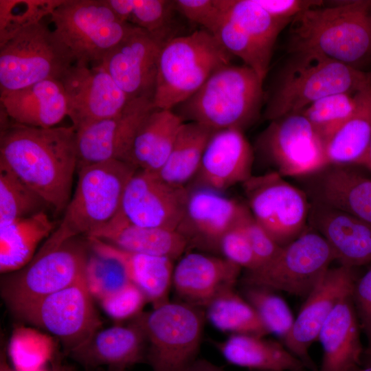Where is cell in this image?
<instances>
[{
  "mask_svg": "<svg viewBox=\"0 0 371 371\" xmlns=\"http://www.w3.org/2000/svg\"><path fill=\"white\" fill-rule=\"evenodd\" d=\"M127 251L179 259L188 249L183 236L176 230L133 224L119 212L106 224L89 236Z\"/></svg>",
  "mask_w": 371,
  "mask_h": 371,
  "instance_id": "obj_30",
  "label": "cell"
},
{
  "mask_svg": "<svg viewBox=\"0 0 371 371\" xmlns=\"http://www.w3.org/2000/svg\"><path fill=\"white\" fill-rule=\"evenodd\" d=\"M257 146L284 177H304L328 165L324 144L302 113L271 121Z\"/></svg>",
  "mask_w": 371,
  "mask_h": 371,
  "instance_id": "obj_15",
  "label": "cell"
},
{
  "mask_svg": "<svg viewBox=\"0 0 371 371\" xmlns=\"http://www.w3.org/2000/svg\"><path fill=\"white\" fill-rule=\"evenodd\" d=\"M243 228L256 258L257 268L272 260L280 251L282 247L256 223L251 214L243 222Z\"/></svg>",
  "mask_w": 371,
  "mask_h": 371,
  "instance_id": "obj_48",
  "label": "cell"
},
{
  "mask_svg": "<svg viewBox=\"0 0 371 371\" xmlns=\"http://www.w3.org/2000/svg\"><path fill=\"white\" fill-rule=\"evenodd\" d=\"M89 256L76 238L52 247L41 246L25 267L3 274L1 296L14 314L85 278Z\"/></svg>",
  "mask_w": 371,
  "mask_h": 371,
  "instance_id": "obj_8",
  "label": "cell"
},
{
  "mask_svg": "<svg viewBox=\"0 0 371 371\" xmlns=\"http://www.w3.org/2000/svg\"><path fill=\"white\" fill-rule=\"evenodd\" d=\"M50 16L75 63L87 65L100 64L134 27L121 21L106 0H63Z\"/></svg>",
  "mask_w": 371,
  "mask_h": 371,
  "instance_id": "obj_10",
  "label": "cell"
},
{
  "mask_svg": "<svg viewBox=\"0 0 371 371\" xmlns=\"http://www.w3.org/2000/svg\"><path fill=\"white\" fill-rule=\"evenodd\" d=\"M188 191L183 216L176 231L185 239L188 249L219 254L223 236L242 224L251 212L247 205L222 192L204 188Z\"/></svg>",
  "mask_w": 371,
  "mask_h": 371,
  "instance_id": "obj_16",
  "label": "cell"
},
{
  "mask_svg": "<svg viewBox=\"0 0 371 371\" xmlns=\"http://www.w3.org/2000/svg\"><path fill=\"white\" fill-rule=\"evenodd\" d=\"M254 159L253 148L243 131L236 128L216 131L208 141L198 171L186 188L223 193L253 175Z\"/></svg>",
  "mask_w": 371,
  "mask_h": 371,
  "instance_id": "obj_22",
  "label": "cell"
},
{
  "mask_svg": "<svg viewBox=\"0 0 371 371\" xmlns=\"http://www.w3.org/2000/svg\"><path fill=\"white\" fill-rule=\"evenodd\" d=\"M104 371H124V370H120L107 368V370H104Z\"/></svg>",
  "mask_w": 371,
  "mask_h": 371,
  "instance_id": "obj_56",
  "label": "cell"
},
{
  "mask_svg": "<svg viewBox=\"0 0 371 371\" xmlns=\"http://www.w3.org/2000/svg\"><path fill=\"white\" fill-rule=\"evenodd\" d=\"M51 371H76L72 366L63 361V356L60 354L56 353L51 360Z\"/></svg>",
  "mask_w": 371,
  "mask_h": 371,
  "instance_id": "obj_51",
  "label": "cell"
},
{
  "mask_svg": "<svg viewBox=\"0 0 371 371\" xmlns=\"http://www.w3.org/2000/svg\"><path fill=\"white\" fill-rule=\"evenodd\" d=\"M291 22L273 17L256 0H227L225 14L213 35L264 82L276 39Z\"/></svg>",
  "mask_w": 371,
  "mask_h": 371,
  "instance_id": "obj_14",
  "label": "cell"
},
{
  "mask_svg": "<svg viewBox=\"0 0 371 371\" xmlns=\"http://www.w3.org/2000/svg\"><path fill=\"white\" fill-rule=\"evenodd\" d=\"M1 107L14 122L52 128L67 116V102L59 80H43L14 91L0 92Z\"/></svg>",
  "mask_w": 371,
  "mask_h": 371,
  "instance_id": "obj_28",
  "label": "cell"
},
{
  "mask_svg": "<svg viewBox=\"0 0 371 371\" xmlns=\"http://www.w3.org/2000/svg\"><path fill=\"white\" fill-rule=\"evenodd\" d=\"M177 11L190 22L214 34L226 9L227 0H175Z\"/></svg>",
  "mask_w": 371,
  "mask_h": 371,
  "instance_id": "obj_44",
  "label": "cell"
},
{
  "mask_svg": "<svg viewBox=\"0 0 371 371\" xmlns=\"http://www.w3.org/2000/svg\"><path fill=\"white\" fill-rule=\"evenodd\" d=\"M353 165H327L302 179L303 190L315 201L371 224V179Z\"/></svg>",
  "mask_w": 371,
  "mask_h": 371,
  "instance_id": "obj_24",
  "label": "cell"
},
{
  "mask_svg": "<svg viewBox=\"0 0 371 371\" xmlns=\"http://www.w3.org/2000/svg\"><path fill=\"white\" fill-rule=\"evenodd\" d=\"M188 190L163 180L157 172L137 170L126 186L119 213L139 226L176 230Z\"/></svg>",
  "mask_w": 371,
  "mask_h": 371,
  "instance_id": "obj_17",
  "label": "cell"
},
{
  "mask_svg": "<svg viewBox=\"0 0 371 371\" xmlns=\"http://www.w3.org/2000/svg\"><path fill=\"white\" fill-rule=\"evenodd\" d=\"M353 114L326 142L328 165L359 166L371 142V85L356 93Z\"/></svg>",
  "mask_w": 371,
  "mask_h": 371,
  "instance_id": "obj_34",
  "label": "cell"
},
{
  "mask_svg": "<svg viewBox=\"0 0 371 371\" xmlns=\"http://www.w3.org/2000/svg\"><path fill=\"white\" fill-rule=\"evenodd\" d=\"M308 226L326 240L340 265L355 269L371 264V224L310 201Z\"/></svg>",
  "mask_w": 371,
  "mask_h": 371,
  "instance_id": "obj_25",
  "label": "cell"
},
{
  "mask_svg": "<svg viewBox=\"0 0 371 371\" xmlns=\"http://www.w3.org/2000/svg\"><path fill=\"white\" fill-rule=\"evenodd\" d=\"M43 199L0 164V225L44 211Z\"/></svg>",
  "mask_w": 371,
  "mask_h": 371,
  "instance_id": "obj_37",
  "label": "cell"
},
{
  "mask_svg": "<svg viewBox=\"0 0 371 371\" xmlns=\"http://www.w3.org/2000/svg\"><path fill=\"white\" fill-rule=\"evenodd\" d=\"M214 131L196 122H184L170 153L157 172L173 186L186 187L199 168L206 145Z\"/></svg>",
  "mask_w": 371,
  "mask_h": 371,
  "instance_id": "obj_35",
  "label": "cell"
},
{
  "mask_svg": "<svg viewBox=\"0 0 371 371\" xmlns=\"http://www.w3.org/2000/svg\"><path fill=\"white\" fill-rule=\"evenodd\" d=\"M5 355H3V357H1V371H14L12 370H11L8 364L6 363V361L5 359ZM37 371H44L43 369H41V370H38Z\"/></svg>",
  "mask_w": 371,
  "mask_h": 371,
  "instance_id": "obj_53",
  "label": "cell"
},
{
  "mask_svg": "<svg viewBox=\"0 0 371 371\" xmlns=\"http://www.w3.org/2000/svg\"><path fill=\"white\" fill-rule=\"evenodd\" d=\"M241 270L222 256L190 251L175 265L172 286L181 302L203 309L216 296L234 288Z\"/></svg>",
  "mask_w": 371,
  "mask_h": 371,
  "instance_id": "obj_23",
  "label": "cell"
},
{
  "mask_svg": "<svg viewBox=\"0 0 371 371\" xmlns=\"http://www.w3.org/2000/svg\"><path fill=\"white\" fill-rule=\"evenodd\" d=\"M273 17L292 21L298 14L323 5L319 0H256Z\"/></svg>",
  "mask_w": 371,
  "mask_h": 371,
  "instance_id": "obj_49",
  "label": "cell"
},
{
  "mask_svg": "<svg viewBox=\"0 0 371 371\" xmlns=\"http://www.w3.org/2000/svg\"><path fill=\"white\" fill-rule=\"evenodd\" d=\"M76 131L119 113L129 100L100 65L74 63L59 80Z\"/></svg>",
  "mask_w": 371,
  "mask_h": 371,
  "instance_id": "obj_18",
  "label": "cell"
},
{
  "mask_svg": "<svg viewBox=\"0 0 371 371\" xmlns=\"http://www.w3.org/2000/svg\"><path fill=\"white\" fill-rule=\"evenodd\" d=\"M175 1L170 0H131L127 23L141 28L163 45L176 37L172 27Z\"/></svg>",
  "mask_w": 371,
  "mask_h": 371,
  "instance_id": "obj_42",
  "label": "cell"
},
{
  "mask_svg": "<svg viewBox=\"0 0 371 371\" xmlns=\"http://www.w3.org/2000/svg\"><path fill=\"white\" fill-rule=\"evenodd\" d=\"M56 229L45 211L0 225V272L6 274L27 265L40 243Z\"/></svg>",
  "mask_w": 371,
  "mask_h": 371,
  "instance_id": "obj_33",
  "label": "cell"
},
{
  "mask_svg": "<svg viewBox=\"0 0 371 371\" xmlns=\"http://www.w3.org/2000/svg\"><path fill=\"white\" fill-rule=\"evenodd\" d=\"M335 260L326 240L310 228L297 239L282 247L268 263L242 277L244 286L265 287L306 297Z\"/></svg>",
  "mask_w": 371,
  "mask_h": 371,
  "instance_id": "obj_11",
  "label": "cell"
},
{
  "mask_svg": "<svg viewBox=\"0 0 371 371\" xmlns=\"http://www.w3.org/2000/svg\"><path fill=\"white\" fill-rule=\"evenodd\" d=\"M87 239L93 253L123 265L131 282L143 292L153 308L169 302L175 267L172 259L127 251L93 237Z\"/></svg>",
  "mask_w": 371,
  "mask_h": 371,
  "instance_id": "obj_29",
  "label": "cell"
},
{
  "mask_svg": "<svg viewBox=\"0 0 371 371\" xmlns=\"http://www.w3.org/2000/svg\"><path fill=\"white\" fill-rule=\"evenodd\" d=\"M359 166L365 167L368 170L371 171V142L364 157L363 158Z\"/></svg>",
  "mask_w": 371,
  "mask_h": 371,
  "instance_id": "obj_52",
  "label": "cell"
},
{
  "mask_svg": "<svg viewBox=\"0 0 371 371\" xmlns=\"http://www.w3.org/2000/svg\"><path fill=\"white\" fill-rule=\"evenodd\" d=\"M137 168L110 160L78 168V181L60 223L43 246H57L80 235L86 237L120 211L123 194Z\"/></svg>",
  "mask_w": 371,
  "mask_h": 371,
  "instance_id": "obj_5",
  "label": "cell"
},
{
  "mask_svg": "<svg viewBox=\"0 0 371 371\" xmlns=\"http://www.w3.org/2000/svg\"><path fill=\"white\" fill-rule=\"evenodd\" d=\"M289 52L313 53L359 69L371 61V1L314 7L290 23Z\"/></svg>",
  "mask_w": 371,
  "mask_h": 371,
  "instance_id": "obj_2",
  "label": "cell"
},
{
  "mask_svg": "<svg viewBox=\"0 0 371 371\" xmlns=\"http://www.w3.org/2000/svg\"><path fill=\"white\" fill-rule=\"evenodd\" d=\"M363 355L371 360V347H366L364 349Z\"/></svg>",
  "mask_w": 371,
  "mask_h": 371,
  "instance_id": "obj_55",
  "label": "cell"
},
{
  "mask_svg": "<svg viewBox=\"0 0 371 371\" xmlns=\"http://www.w3.org/2000/svg\"><path fill=\"white\" fill-rule=\"evenodd\" d=\"M360 329L351 293L335 306L321 328L317 341L323 356L318 371H351L361 366L364 349Z\"/></svg>",
  "mask_w": 371,
  "mask_h": 371,
  "instance_id": "obj_27",
  "label": "cell"
},
{
  "mask_svg": "<svg viewBox=\"0 0 371 371\" xmlns=\"http://www.w3.org/2000/svg\"><path fill=\"white\" fill-rule=\"evenodd\" d=\"M8 351L16 371L43 369V365L56 354L49 337L25 327L13 332Z\"/></svg>",
  "mask_w": 371,
  "mask_h": 371,
  "instance_id": "obj_40",
  "label": "cell"
},
{
  "mask_svg": "<svg viewBox=\"0 0 371 371\" xmlns=\"http://www.w3.org/2000/svg\"><path fill=\"white\" fill-rule=\"evenodd\" d=\"M183 123L172 110L155 108L135 134L128 162L137 170L157 172L166 161Z\"/></svg>",
  "mask_w": 371,
  "mask_h": 371,
  "instance_id": "obj_31",
  "label": "cell"
},
{
  "mask_svg": "<svg viewBox=\"0 0 371 371\" xmlns=\"http://www.w3.org/2000/svg\"><path fill=\"white\" fill-rule=\"evenodd\" d=\"M74 58L54 30L41 22L0 45V92L49 79L60 80Z\"/></svg>",
  "mask_w": 371,
  "mask_h": 371,
  "instance_id": "obj_9",
  "label": "cell"
},
{
  "mask_svg": "<svg viewBox=\"0 0 371 371\" xmlns=\"http://www.w3.org/2000/svg\"><path fill=\"white\" fill-rule=\"evenodd\" d=\"M205 311L183 302H168L134 317L146 340L152 371H188L201 346Z\"/></svg>",
  "mask_w": 371,
  "mask_h": 371,
  "instance_id": "obj_7",
  "label": "cell"
},
{
  "mask_svg": "<svg viewBox=\"0 0 371 371\" xmlns=\"http://www.w3.org/2000/svg\"><path fill=\"white\" fill-rule=\"evenodd\" d=\"M93 300L83 278L14 315L54 336L68 356L102 327Z\"/></svg>",
  "mask_w": 371,
  "mask_h": 371,
  "instance_id": "obj_13",
  "label": "cell"
},
{
  "mask_svg": "<svg viewBox=\"0 0 371 371\" xmlns=\"http://www.w3.org/2000/svg\"><path fill=\"white\" fill-rule=\"evenodd\" d=\"M243 296L254 308L268 333L284 341L295 321L286 301L275 291L256 286H245Z\"/></svg>",
  "mask_w": 371,
  "mask_h": 371,
  "instance_id": "obj_39",
  "label": "cell"
},
{
  "mask_svg": "<svg viewBox=\"0 0 371 371\" xmlns=\"http://www.w3.org/2000/svg\"><path fill=\"white\" fill-rule=\"evenodd\" d=\"M230 364L258 371H305L303 362L280 343L264 337L233 334L216 344Z\"/></svg>",
  "mask_w": 371,
  "mask_h": 371,
  "instance_id": "obj_32",
  "label": "cell"
},
{
  "mask_svg": "<svg viewBox=\"0 0 371 371\" xmlns=\"http://www.w3.org/2000/svg\"><path fill=\"white\" fill-rule=\"evenodd\" d=\"M63 0H0V45L51 15Z\"/></svg>",
  "mask_w": 371,
  "mask_h": 371,
  "instance_id": "obj_41",
  "label": "cell"
},
{
  "mask_svg": "<svg viewBox=\"0 0 371 371\" xmlns=\"http://www.w3.org/2000/svg\"><path fill=\"white\" fill-rule=\"evenodd\" d=\"M155 108L153 98L131 100L119 113L76 131L77 168L110 160L128 162L135 134Z\"/></svg>",
  "mask_w": 371,
  "mask_h": 371,
  "instance_id": "obj_19",
  "label": "cell"
},
{
  "mask_svg": "<svg viewBox=\"0 0 371 371\" xmlns=\"http://www.w3.org/2000/svg\"><path fill=\"white\" fill-rule=\"evenodd\" d=\"M147 299L143 292L131 283L122 290L98 302L103 311L111 319L120 322L132 319L142 313Z\"/></svg>",
  "mask_w": 371,
  "mask_h": 371,
  "instance_id": "obj_45",
  "label": "cell"
},
{
  "mask_svg": "<svg viewBox=\"0 0 371 371\" xmlns=\"http://www.w3.org/2000/svg\"><path fill=\"white\" fill-rule=\"evenodd\" d=\"M265 97L263 81L252 69L229 64L214 71L172 111L184 122L199 123L216 131H243L259 117Z\"/></svg>",
  "mask_w": 371,
  "mask_h": 371,
  "instance_id": "obj_3",
  "label": "cell"
},
{
  "mask_svg": "<svg viewBox=\"0 0 371 371\" xmlns=\"http://www.w3.org/2000/svg\"><path fill=\"white\" fill-rule=\"evenodd\" d=\"M163 45L150 34L134 26L100 65L129 100L142 97L153 99Z\"/></svg>",
  "mask_w": 371,
  "mask_h": 371,
  "instance_id": "obj_21",
  "label": "cell"
},
{
  "mask_svg": "<svg viewBox=\"0 0 371 371\" xmlns=\"http://www.w3.org/2000/svg\"><path fill=\"white\" fill-rule=\"evenodd\" d=\"M144 333L134 318L126 325H114L97 330L69 356L88 369L106 366L124 370L146 361Z\"/></svg>",
  "mask_w": 371,
  "mask_h": 371,
  "instance_id": "obj_26",
  "label": "cell"
},
{
  "mask_svg": "<svg viewBox=\"0 0 371 371\" xmlns=\"http://www.w3.org/2000/svg\"><path fill=\"white\" fill-rule=\"evenodd\" d=\"M3 122L0 164L38 193L56 213L64 212L78 167L76 131L70 126L43 128Z\"/></svg>",
  "mask_w": 371,
  "mask_h": 371,
  "instance_id": "obj_1",
  "label": "cell"
},
{
  "mask_svg": "<svg viewBox=\"0 0 371 371\" xmlns=\"http://www.w3.org/2000/svg\"><path fill=\"white\" fill-rule=\"evenodd\" d=\"M188 371H225L210 361L197 359Z\"/></svg>",
  "mask_w": 371,
  "mask_h": 371,
  "instance_id": "obj_50",
  "label": "cell"
},
{
  "mask_svg": "<svg viewBox=\"0 0 371 371\" xmlns=\"http://www.w3.org/2000/svg\"><path fill=\"white\" fill-rule=\"evenodd\" d=\"M371 85V75L313 53L293 54L268 96L263 117L273 121L301 113L335 93L355 94Z\"/></svg>",
  "mask_w": 371,
  "mask_h": 371,
  "instance_id": "obj_4",
  "label": "cell"
},
{
  "mask_svg": "<svg viewBox=\"0 0 371 371\" xmlns=\"http://www.w3.org/2000/svg\"><path fill=\"white\" fill-rule=\"evenodd\" d=\"M231 55L204 29L177 36L161 49L153 104L172 110L193 95L217 69L231 64Z\"/></svg>",
  "mask_w": 371,
  "mask_h": 371,
  "instance_id": "obj_6",
  "label": "cell"
},
{
  "mask_svg": "<svg viewBox=\"0 0 371 371\" xmlns=\"http://www.w3.org/2000/svg\"><path fill=\"white\" fill-rule=\"evenodd\" d=\"M243 223L228 231L221 238L218 252L222 257L245 271L258 267V262Z\"/></svg>",
  "mask_w": 371,
  "mask_h": 371,
  "instance_id": "obj_46",
  "label": "cell"
},
{
  "mask_svg": "<svg viewBox=\"0 0 371 371\" xmlns=\"http://www.w3.org/2000/svg\"><path fill=\"white\" fill-rule=\"evenodd\" d=\"M93 254L89 256L85 278L91 296L98 302L132 282L120 262Z\"/></svg>",
  "mask_w": 371,
  "mask_h": 371,
  "instance_id": "obj_43",
  "label": "cell"
},
{
  "mask_svg": "<svg viewBox=\"0 0 371 371\" xmlns=\"http://www.w3.org/2000/svg\"><path fill=\"white\" fill-rule=\"evenodd\" d=\"M205 310V318L222 332L260 337L269 334L254 308L234 288L216 296Z\"/></svg>",
  "mask_w": 371,
  "mask_h": 371,
  "instance_id": "obj_36",
  "label": "cell"
},
{
  "mask_svg": "<svg viewBox=\"0 0 371 371\" xmlns=\"http://www.w3.org/2000/svg\"><path fill=\"white\" fill-rule=\"evenodd\" d=\"M357 277L354 268L343 265L329 268L306 297L291 331L283 341L284 346L307 369L317 371L308 350L317 341L322 326L335 306L352 293Z\"/></svg>",
  "mask_w": 371,
  "mask_h": 371,
  "instance_id": "obj_20",
  "label": "cell"
},
{
  "mask_svg": "<svg viewBox=\"0 0 371 371\" xmlns=\"http://www.w3.org/2000/svg\"><path fill=\"white\" fill-rule=\"evenodd\" d=\"M357 104L356 93H339L315 101L301 113L325 144L353 114Z\"/></svg>",
  "mask_w": 371,
  "mask_h": 371,
  "instance_id": "obj_38",
  "label": "cell"
},
{
  "mask_svg": "<svg viewBox=\"0 0 371 371\" xmlns=\"http://www.w3.org/2000/svg\"><path fill=\"white\" fill-rule=\"evenodd\" d=\"M352 297L361 329L367 339V347H371V264L363 274L357 277Z\"/></svg>",
  "mask_w": 371,
  "mask_h": 371,
  "instance_id": "obj_47",
  "label": "cell"
},
{
  "mask_svg": "<svg viewBox=\"0 0 371 371\" xmlns=\"http://www.w3.org/2000/svg\"><path fill=\"white\" fill-rule=\"evenodd\" d=\"M242 185L254 219L280 247L294 241L308 227L307 194L277 172L252 175Z\"/></svg>",
  "mask_w": 371,
  "mask_h": 371,
  "instance_id": "obj_12",
  "label": "cell"
},
{
  "mask_svg": "<svg viewBox=\"0 0 371 371\" xmlns=\"http://www.w3.org/2000/svg\"><path fill=\"white\" fill-rule=\"evenodd\" d=\"M351 371H371V364L363 368L359 366Z\"/></svg>",
  "mask_w": 371,
  "mask_h": 371,
  "instance_id": "obj_54",
  "label": "cell"
}]
</instances>
